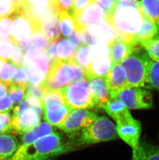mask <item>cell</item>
<instances>
[{
    "label": "cell",
    "instance_id": "obj_31",
    "mask_svg": "<svg viewBox=\"0 0 159 160\" xmlns=\"http://www.w3.org/2000/svg\"><path fill=\"white\" fill-rule=\"evenodd\" d=\"M150 59L153 61H159V36L143 41L140 43Z\"/></svg>",
    "mask_w": 159,
    "mask_h": 160
},
{
    "label": "cell",
    "instance_id": "obj_49",
    "mask_svg": "<svg viewBox=\"0 0 159 160\" xmlns=\"http://www.w3.org/2000/svg\"><path fill=\"white\" fill-rule=\"evenodd\" d=\"M68 38L72 45L77 49L84 45V42L83 41L81 33L75 30L73 32V33L68 37Z\"/></svg>",
    "mask_w": 159,
    "mask_h": 160
},
{
    "label": "cell",
    "instance_id": "obj_41",
    "mask_svg": "<svg viewBox=\"0 0 159 160\" xmlns=\"http://www.w3.org/2000/svg\"><path fill=\"white\" fill-rule=\"evenodd\" d=\"M11 121L12 116L9 112L0 113V135L11 132Z\"/></svg>",
    "mask_w": 159,
    "mask_h": 160
},
{
    "label": "cell",
    "instance_id": "obj_17",
    "mask_svg": "<svg viewBox=\"0 0 159 160\" xmlns=\"http://www.w3.org/2000/svg\"><path fill=\"white\" fill-rule=\"evenodd\" d=\"M104 78L110 98H113L119 91L126 89V74L120 64H112Z\"/></svg>",
    "mask_w": 159,
    "mask_h": 160
},
{
    "label": "cell",
    "instance_id": "obj_18",
    "mask_svg": "<svg viewBox=\"0 0 159 160\" xmlns=\"http://www.w3.org/2000/svg\"><path fill=\"white\" fill-rule=\"evenodd\" d=\"M89 89L96 107H102L110 98L109 91L104 77H94L89 79Z\"/></svg>",
    "mask_w": 159,
    "mask_h": 160
},
{
    "label": "cell",
    "instance_id": "obj_15",
    "mask_svg": "<svg viewBox=\"0 0 159 160\" xmlns=\"http://www.w3.org/2000/svg\"><path fill=\"white\" fill-rule=\"evenodd\" d=\"M77 50L69 39L61 38L50 42L47 54L52 60H74Z\"/></svg>",
    "mask_w": 159,
    "mask_h": 160
},
{
    "label": "cell",
    "instance_id": "obj_13",
    "mask_svg": "<svg viewBox=\"0 0 159 160\" xmlns=\"http://www.w3.org/2000/svg\"><path fill=\"white\" fill-rule=\"evenodd\" d=\"M72 16L75 20V30L80 33L90 26L100 24L106 21L102 8L94 1L91 2L78 14Z\"/></svg>",
    "mask_w": 159,
    "mask_h": 160
},
{
    "label": "cell",
    "instance_id": "obj_33",
    "mask_svg": "<svg viewBox=\"0 0 159 160\" xmlns=\"http://www.w3.org/2000/svg\"><path fill=\"white\" fill-rule=\"evenodd\" d=\"M147 89H157L159 92V61L152 60L149 64Z\"/></svg>",
    "mask_w": 159,
    "mask_h": 160
},
{
    "label": "cell",
    "instance_id": "obj_19",
    "mask_svg": "<svg viewBox=\"0 0 159 160\" xmlns=\"http://www.w3.org/2000/svg\"><path fill=\"white\" fill-rule=\"evenodd\" d=\"M112 65L109 53L96 54L90 66L85 71L86 78L89 80L94 77L105 78Z\"/></svg>",
    "mask_w": 159,
    "mask_h": 160
},
{
    "label": "cell",
    "instance_id": "obj_1",
    "mask_svg": "<svg viewBox=\"0 0 159 160\" xmlns=\"http://www.w3.org/2000/svg\"><path fill=\"white\" fill-rule=\"evenodd\" d=\"M73 149L72 143H63L59 134L53 132L29 145H19L6 160H48Z\"/></svg>",
    "mask_w": 159,
    "mask_h": 160
},
{
    "label": "cell",
    "instance_id": "obj_26",
    "mask_svg": "<svg viewBox=\"0 0 159 160\" xmlns=\"http://www.w3.org/2000/svg\"><path fill=\"white\" fill-rule=\"evenodd\" d=\"M142 15L153 22L159 34V0H139Z\"/></svg>",
    "mask_w": 159,
    "mask_h": 160
},
{
    "label": "cell",
    "instance_id": "obj_12",
    "mask_svg": "<svg viewBox=\"0 0 159 160\" xmlns=\"http://www.w3.org/2000/svg\"><path fill=\"white\" fill-rule=\"evenodd\" d=\"M24 9L34 25L41 28L42 21L52 16L57 15L53 0H23Z\"/></svg>",
    "mask_w": 159,
    "mask_h": 160
},
{
    "label": "cell",
    "instance_id": "obj_6",
    "mask_svg": "<svg viewBox=\"0 0 159 160\" xmlns=\"http://www.w3.org/2000/svg\"><path fill=\"white\" fill-rule=\"evenodd\" d=\"M23 67L26 68L28 82L33 85L42 84L45 80L52 60L47 52L29 45L25 50Z\"/></svg>",
    "mask_w": 159,
    "mask_h": 160
},
{
    "label": "cell",
    "instance_id": "obj_21",
    "mask_svg": "<svg viewBox=\"0 0 159 160\" xmlns=\"http://www.w3.org/2000/svg\"><path fill=\"white\" fill-rule=\"evenodd\" d=\"M132 160H159V145L142 139L133 150Z\"/></svg>",
    "mask_w": 159,
    "mask_h": 160
},
{
    "label": "cell",
    "instance_id": "obj_28",
    "mask_svg": "<svg viewBox=\"0 0 159 160\" xmlns=\"http://www.w3.org/2000/svg\"><path fill=\"white\" fill-rule=\"evenodd\" d=\"M159 34L156 26L152 21L143 16L141 27L134 36V42L140 44L143 41L151 39Z\"/></svg>",
    "mask_w": 159,
    "mask_h": 160
},
{
    "label": "cell",
    "instance_id": "obj_34",
    "mask_svg": "<svg viewBox=\"0 0 159 160\" xmlns=\"http://www.w3.org/2000/svg\"><path fill=\"white\" fill-rule=\"evenodd\" d=\"M42 108L55 104H66L63 95L60 90H48L41 101Z\"/></svg>",
    "mask_w": 159,
    "mask_h": 160
},
{
    "label": "cell",
    "instance_id": "obj_25",
    "mask_svg": "<svg viewBox=\"0 0 159 160\" xmlns=\"http://www.w3.org/2000/svg\"><path fill=\"white\" fill-rule=\"evenodd\" d=\"M88 29L93 36L101 44L108 45L116 38L114 30L106 21L100 24L92 26Z\"/></svg>",
    "mask_w": 159,
    "mask_h": 160
},
{
    "label": "cell",
    "instance_id": "obj_7",
    "mask_svg": "<svg viewBox=\"0 0 159 160\" xmlns=\"http://www.w3.org/2000/svg\"><path fill=\"white\" fill-rule=\"evenodd\" d=\"M116 126L107 117H98L89 127L83 129L78 139L80 145L93 144L118 138Z\"/></svg>",
    "mask_w": 159,
    "mask_h": 160
},
{
    "label": "cell",
    "instance_id": "obj_42",
    "mask_svg": "<svg viewBox=\"0 0 159 160\" xmlns=\"http://www.w3.org/2000/svg\"><path fill=\"white\" fill-rule=\"evenodd\" d=\"M18 8L8 0H0V19L9 17Z\"/></svg>",
    "mask_w": 159,
    "mask_h": 160
},
{
    "label": "cell",
    "instance_id": "obj_38",
    "mask_svg": "<svg viewBox=\"0 0 159 160\" xmlns=\"http://www.w3.org/2000/svg\"><path fill=\"white\" fill-rule=\"evenodd\" d=\"M15 49V45L8 41H0V59L5 61H10Z\"/></svg>",
    "mask_w": 159,
    "mask_h": 160
},
{
    "label": "cell",
    "instance_id": "obj_46",
    "mask_svg": "<svg viewBox=\"0 0 159 160\" xmlns=\"http://www.w3.org/2000/svg\"><path fill=\"white\" fill-rule=\"evenodd\" d=\"M81 34H82L83 41L89 46L94 47L98 44H101L98 42V41L93 36L88 28L83 30L81 32Z\"/></svg>",
    "mask_w": 159,
    "mask_h": 160
},
{
    "label": "cell",
    "instance_id": "obj_37",
    "mask_svg": "<svg viewBox=\"0 0 159 160\" xmlns=\"http://www.w3.org/2000/svg\"><path fill=\"white\" fill-rule=\"evenodd\" d=\"M48 91L43 84L33 85L28 82L26 90V97H33L41 101Z\"/></svg>",
    "mask_w": 159,
    "mask_h": 160
},
{
    "label": "cell",
    "instance_id": "obj_45",
    "mask_svg": "<svg viewBox=\"0 0 159 160\" xmlns=\"http://www.w3.org/2000/svg\"><path fill=\"white\" fill-rule=\"evenodd\" d=\"M13 102L8 94L0 98V113L9 112L13 107Z\"/></svg>",
    "mask_w": 159,
    "mask_h": 160
},
{
    "label": "cell",
    "instance_id": "obj_11",
    "mask_svg": "<svg viewBox=\"0 0 159 160\" xmlns=\"http://www.w3.org/2000/svg\"><path fill=\"white\" fill-rule=\"evenodd\" d=\"M97 117L95 112L87 109H76L71 111L58 127L66 133H75L89 127Z\"/></svg>",
    "mask_w": 159,
    "mask_h": 160
},
{
    "label": "cell",
    "instance_id": "obj_30",
    "mask_svg": "<svg viewBox=\"0 0 159 160\" xmlns=\"http://www.w3.org/2000/svg\"><path fill=\"white\" fill-rule=\"evenodd\" d=\"M60 22V29L64 37L68 38L75 29V22L72 15L67 12H60L58 15Z\"/></svg>",
    "mask_w": 159,
    "mask_h": 160
},
{
    "label": "cell",
    "instance_id": "obj_8",
    "mask_svg": "<svg viewBox=\"0 0 159 160\" xmlns=\"http://www.w3.org/2000/svg\"><path fill=\"white\" fill-rule=\"evenodd\" d=\"M89 86V80L85 77L60 90L66 104L71 110L95 107Z\"/></svg>",
    "mask_w": 159,
    "mask_h": 160
},
{
    "label": "cell",
    "instance_id": "obj_10",
    "mask_svg": "<svg viewBox=\"0 0 159 160\" xmlns=\"http://www.w3.org/2000/svg\"><path fill=\"white\" fill-rule=\"evenodd\" d=\"M113 98L120 100L128 109H147L153 106V97L148 89L141 87L120 91Z\"/></svg>",
    "mask_w": 159,
    "mask_h": 160
},
{
    "label": "cell",
    "instance_id": "obj_5",
    "mask_svg": "<svg viewBox=\"0 0 159 160\" xmlns=\"http://www.w3.org/2000/svg\"><path fill=\"white\" fill-rule=\"evenodd\" d=\"M142 47L120 63L126 74V89L134 87L147 89L148 71L152 60L146 52L142 51Z\"/></svg>",
    "mask_w": 159,
    "mask_h": 160
},
{
    "label": "cell",
    "instance_id": "obj_39",
    "mask_svg": "<svg viewBox=\"0 0 159 160\" xmlns=\"http://www.w3.org/2000/svg\"><path fill=\"white\" fill-rule=\"evenodd\" d=\"M75 0H53V5L57 16L62 12L72 13V6Z\"/></svg>",
    "mask_w": 159,
    "mask_h": 160
},
{
    "label": "cell",
    "instance_id": "obj_14",
    "mask_svg": "<svg viewBox=\"0 0 159 160\" xmlns=\"http://www.w3.org/2000/svg\"><path fill=\"white\" fill-rule=\"evenodd\" d=\"M118 136L127 145L135 149L140 142L142 125L140 121L132 116L126 119L116 122Z\"/></svg>",
    "mask_w": 159,
    "mask_h": 160
},
{
    "label": "cell",
    "instance_id": "obj_43",
    "mask_svg": "<svg viewBox=\"0 0 159 160\" xmlns=\"http://www.w3.org/2000/svg\"><path fill=\"white\" fill-rule=\"evenodd\" d=\"M15 52L10 61L12 62L17 68L23 67V64L24 61V57L26 56V52L22 47L16 44H15Z\"/></svg>",
    "mask_w": 159,
    "mask_h": 160
},
{
    "label": "cell",
    "instance_id": "obj_16",
    "mask_svg": "<svg viewBox=\"0 0 159 160\" xmlns=\"http://www.w3.org/2000/svg\"><path fill=\"white\" fill-rule=\"evenodd\" d=\"M109 56L112 64H120L126 58L141 48L140 44L127 42L116 38L108 45Z\"/></svg>",
    "mask_w": 159,
    "mask_h": 160
},
{
    "label": "cell",
    "instance_id": "obj_9",
    "mask_svg": "<svg viewBox=\"0 0 159 160\" xmlns=\"http://www.w3.org/2000/svg\"><path fill=\"white\" fill-rule=\"evenodd\" d=\"M11 16L12 21L11 31L12 43L18 45L25 50L32 41L34 32L33 22L21 8L17 9Z\"/></svg>",
    "mask_w": 159,
    "mask_h": 160
},
{
    "label": "cell",
    "instance_id": "obj_48",
    "mask_svg": "<svg viewBox=\"0 0 159 160\" xmlns=\"http://www.w3.org/2000/svg\"><path fill=\"white\" fill-rule=\"evenodd\" d=\"M93 0H75L72 6V16L78 14L83 10Z\"/></svg>",
    "mask_w": 159,
    "mask_h": 160
},
{
    "label": "cell",
    "instance_id": "obj_24",
    "mask_svg": "<svg viewBox=\"0 0 159 160\" xmlns=\"http://www.w3.org/2000/svg\"><path fill=\"white\" fill-rule=\"evenodd\" d=\"M54 128L47 122L39 123L29 131L24 133L21 138V145H29L37 139L53 133Z\"/></svg>",
    "mask_w": 159,
    "mask_h": 160
},
{
    "label": "cell",
    "instance_id": "obj_20",
    "mask_svg": "<svg viewBox=\"0 0 159 160\" xmlns=\"http://www.w3.org/2000/svg\"><path fill=\"white\" fill-rule=\"evenodd\" d=\"M44 119L47 122L56 127L62 124L69 112L71 111L66 104H55L42 108Z\"/></svg>",
    "mask_w": 159,
    "mask_h": 160
},
{
    "label": "cell",
    "instance_id": "obj_27",
    "mask_svg": "<svg viewBox=\"0 0 159 160\" xmlns=\"http://www.w3.org/2000/svg\"><path fill=\"white\" fill-rule=\"evenodd\" d=\"M19 146L18 140L12 135H0V160H6L14 154Z\"/></svg>",
    "mask_w": 159,
    "mask_h": 160
},
{
    "label": "cell",
    "instance_id": "obj_3",
    "mask_svg": "<svg viewBox=\"0 0 159 160\" xmlns=\"http://www.w3.org/2000/svg\"><path fill=\"white\" fill-rule=\"evenodd\" d=\"M142 21L143 15L140 11L130 7L115 8L106 20L114 30L116 38L133 44H135L134 36L141 29Z\"/></svg>",
    "mask_w": 159,
    "mask_h": 160
},
{
    "label": "cell",
    "instance_id": "obj_47",
    "mask_svg": "<svg viewBox=\"0 0 159 160\" xmlns=\"http://www.w3.org/2000/svg\"><path fill=\"white\" fill-rule=\"evenodd\" d=\"M130 7L140 11L139 0H116L115 8Z\"/></svg>",
    "mask_w": 159,
    "mask_h": 160
},
{
    "label": "cell",
    "instance_id": "obj_44",
    "mask_svg": "<svg viewBox=\"0 0 159 160\" xmlns=\"http://www.w3.org/2000/svg\"><path fill=\"white\" fill-rule=\"evenodd\" d=\"M28 78L26 68L23 67H18L17 68V72L15 76L12 83L16 85L27 86Z\"/></svg>",
    "mask_w": 159,
    "mask_h": 160
},
{
    "label": "cell",
    "instance_id": "obj_52",
    "mask_svg": "<svg viewBox=\"0 0 159 160\" xmlns=\"http://www.w3.org/2000/svg\"><path fill=\"white\" fill-rule=\"evenodd\" d=\"M5 61L3 60H2V59H0V68H1L2 66L3 65V63H4Z\"/></svg>",
    "mask_w": 159,
    "mask_h": 160
},
{
    "label": "cell",
    "instance_id": "obj_2",
    "mask_svg": "<svg viewBox=\"0 0 159 160\" xmlns=\"http://www.w3.org/2000/svg\"><path fill=\"white\" fill-rule=\"evenodd\" d=\"M86 77L85 71L74 60H52L43 82L47 90H61Z\"/></svg>",
    "mask_w": 159,
    "mask_h": 160
},
{
    "label": "cell",
    "instance_id": "obj_29",
    "mask_svg": "<svg viewBox=\"0 0 159 160\" xmlns=\"http://www.w3.org/2000/svg\"><path fill=\"white\" fill-rule=\"evenodd\" d=\"M96 57V54L89 46L83 45L77 49L75 53V62L84 70H87L92 61Z\"/></svg>",
    "mask_w": 159,
    "mask_h": 160
},
{
    "label": "cell",
    "instance_id": "obj_51",
    "mask_svg": "<svg viewBox=\"0 0 159 160\" xmlns=\"http://www.w3.org/2000/svg\"><path fill=\"white\" fill-rule=\"evenodd\" d=\"M9 2H11L14 6L16 7L17 8H22L23 5V0H8Z\"/></svg>",
    "mask_w": 159,
    "mask_h": 160
},
{
    "label": "cell",
    "instance_id": "obj_35",
    "mask_svg": "<svg viewBox=\"0 0 159 160\" xmlns=\"http://www.w3.org/2000/svg\"><path fill=\"white\" fill-rule=\"evenodd\" d=\"M12 21L11 16L0 19V41L12 42L11 31Z\"/></svg>",
    "mask_w": 159,
    "mask_h": 160
},
{
    "label": "cell",
    "instance_id": "obj_22",
    "mask_svg": "<svg viewBox=\"0 0 159 160\" xmlns=\"http://www.w3.org/2000/svg\"><path fill=\"white\" fill-rule=\"evenodd\" d=\"M105 112L115 121H122L129 118L132 115L125 104L117 98H110L102 106Z\"/></svg>",
    "mask_w": 159,
    "mask_h": 160
},
{
    "label": "cell",
    "instance_id": "obj_32",
    "mask_svg": "<svg viewBox=\"0 0 159 160\" xmlns=\"http://www.w3.org/2000/svg\"><path fill=\"white\" fill-rule=\"evenodd\" d=\"M17 68L10 61H5L0 68V81L9 88L16 75Z\"/></svg>",
    "mask_w": 159,
    "mask_h": 160
},
{
    "label": "cell",
    "instance_id": "obj_36",
    "mask_svg": "<svg viewBox=\"0 0 159 160\" xmlns=\"http://www.w3.org/2000/svg\"><path fill=\"white\" fill-rule=\"evenodd\" d=\"M26 86L12 83L9 87L8 93L13 102V104H18L25 98Z\"/></svg>",
    "mask_w": 159,
    "mask_h": 160
},
{
    "label": "cell",
    "instance_id": "obj_23",
    "mask_svg": "<svg viewBox=\"0 0 159 160\" xmlns=\"http://www.w3.org/2000/svg\"><path fill=\"white\" fill-rule=\"evenodd\" d=\"M41 30L49 42L60 39L62 35L58 16H52L42 21L41 23Z\"/></svg>",
    "mask_w": 159,
    "mask_h": 160
},
{
    "label": "cell",
    "instance_id": "obj_50",
    "mask_svg": "<svg viewBox=\"0 0 159 160\" xmlns=\"http://www.w3.org/2000/svg\"><path fill=\"white\" fill-rule=\"evenodd\" d=\"M8 88L5 84L0 81V98L7 93Z\"/></svg>",
    "mask_w": 159,
    "mask_h": 160
},
{
    "label": "cell",
    "instance_id": "obj_4",
    "mask_svg": "<svg viewBox=\"0 0 159 160\" xmlns=\"http://www.w3.org/2000/svg\"><path fill=\"white\" fill-rule=\"evenodd\" d=\"M42 116V104L37 98L26 97L14 109L12 117V131L16 134H24L37 125Z\"/></svg>",
    "mask_w": 159,
    "mask_h": 160
},
{
    "label": "cell",
    "instance_id": "obj_40",
    "mask_svg": "<svg viewBox=\"0 0 159 160\" xmlns=\"http://www.w3.org/2000/svg\"><path fill=\"white\" fill-rule=\"evenodd\" d=\"M104 11L105 20L108 19L115 10L116 0H93Z\"/></svg>",
    "mask_w": 159,
    "mask_h": 160
}]
</instances>
